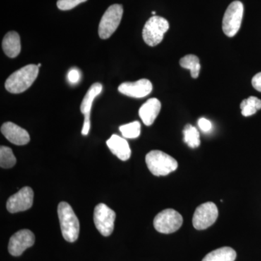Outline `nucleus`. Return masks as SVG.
Listing matches in <instances>:
<instances>
[{
    "label": "nucleus",
    "instance_id": "obj_3",
    "mask_svg": "<svg viewBox=\"0 0 261 261\" xmlns=\"http://www.w3.org/2000/svg\"><path fill=\"white\" fill-rule=\"evenodd\" d=\"M146 164L149 171L156 176H167L176 171L178 162L169 154L161 150H152L147 154Z\"/></svg>",
    "mask_w": 261,
    "mask_h": 261
},
{
    "label": "nucleus",
    "instance_id": "obj_8",
    "mask_svg": "<svg viewBox=\"0 0 261 261\" xmlns=\"http://www.w3.org/2000/svg\"><path fill=\"white\" fill-rule=\"evenodd\" d=\"M116 217L115 211L106 204H98L94 208V225L102 236L108 237L112 233Z\"/></svg>",
    "mask_w": 261,
    "mask_h": 261
},
{
    "label": "nucleus",
    "instance_id": "obj_28",
    "mask_svg": "<svg viewBox=\"0 0 261 261\" xmlns=\"http://www.w3.org/2000/svg\"><path fill=\"white\" fill-rule=\"evenodd\" d=\"M152 14L154 15H155L156 14V12H154V11L152 12Z\"/></svg>",
    "mask_w": 261,
    "mask_h": 261
},
{
    "label": "nucleus",
    "instance_id": "obj_10",
    "mask_svg": "<svg viewBox=\"0 0 261 261\" xmlns=\"http://www.w3.org/2000/svg\"><path fill=\"white\" fill-rule=\"evenodd\" d=\"M34 202V191L29 187H25L12 195L7 202V209L11 214L29 210Z\"/></svg>",
    "mask_w": 261,
    "mask_h": 261
},
{
    "label": "nucleus",
    "instance_id": "obj_9",
    "mask_svg": "<svg viewBox=\"0 0 261 261\" xmlns=\"http://www.w3.org/2000/svg\"><path fill=\"white\" fill-rule=\"evenodd\" d=\"M218 216L219 210L216 204L212 202H205L196 209L192 224L196 229H206L216 222Z\"/></svg>",
    "mask_w": 261,
    "mask_h": 261
},
{
    "label": "nucleus",
    "instance_id": "obj_4",
    "mask_svg": "<svg viewBox=\"0 0 261 261\" xmlns=\"http://www.w3.org/2000/svg\"><path fill=\"white\" fill-rule=\"evenodd\" d=\"M168 29L169 23L166 19L153 15L146 22L142 31V37L147 45L154 47L162 42Z\"/></svg>",
    "mask_w": 261,
    "mask_h": 261
},
{
    "label": "nucleus",
    "instance_id": "obj_7",
    "mask_svg": "<svg viewBox=\"0 0 261 261\" xmlns=\"http://www.w3.org/2000/svg\"><path fill=\"white\" fill-rule=\"evenodd\" d=\"M183 224L181 215L173 209L168 208L159 213L154 219V227L160 233H172Z\"/></svg>",
    "mask_w": 261,
    "mask_h": 261
},
{
    "label": "nucleus",
    "instance_id": "obj_25",
    "mask_svg": "<svg viewBox=\"0 0 261 261\" xmlns=\"http://www.w3.org/2000/svg\"><path fill=\"white\" fill-rule=\"evenodd\" d=\"M198 126L203 132H208L212 129V123L205 118H200L198 121Z\"/></svg>",
    "mask_w": 261,
    "mask_h": 261
},
{
    "label": "nucleus",
    "instance_id": "obj_12",
    "mask_svg": "<svg viewBox=\"0 0 261 261\" xmlns=\"http://www.w3.org/2000/svg\"><path fill=\"white\" fill-rule=\"evenodd\" d=\"M102 85L100 83H94L91 86L88 92L84 96L81 104V112L84 115V122L82 135L87 136L90 129V113L94 99L102 92Z\"/></svg>",
    "mask_w": 261,
    "mask_h": 261
},
{
    "label": "nucleus",
    "instance_id": "obj_18",
    "mask_svg": "<svg viewBox=\"0 0 261 261\" xmlns=\"http://www.w3.org/2000/svg\"><path fill=\"white\" fill-rule=\"evenodd\" d=\"M237 252L229 247H223L216 249L206 255L202 261H234Z\"/></svg>",
    "mask_w": 261,
    "mask_h": 261
},
{
    "label": "nucleus",
    "instance_id": "obj_22",
    "mask_svg": "<svg viewBox=\"0 0 261 261\" xmlns=\"http://www.w3.org/2000/svg\"><path fill=\"white\" fill-rule=\"evenodd\" d=\"M16 163L14 154L11 148L5 146L0 147V166L3 168L13 167Z\"/></svg>",
    "mask_w": 261,
    "mask_h": 261
},
{
    "label": "nucleus",
    "instance_id": "obj_16",
    "mask_svg": "<svg viewBox=\"0 0 261 261\" xmlns=\"http://www.w3.org/2000/svg\"><path fill=\"white\" fill-rule=\"evenodd\" d=\"M108 148L118 159L123 161H128L132 154L129 145L124 138L120 136L113 135L106 142Z\"/></svg>",
    "mask_w": 261,
    "mask_h": 261
},
{
    "label": "nucleus",
    "instance_id": "obj_19",
    "mask_svg": "<svg viewBox=\"0 0 261 261\" xmlns=\"http://www.w3.org/2000/svg\"><path fill=\"white\" fill-rule=\"evenodd\" d=\"M182 68L190 70L192 78L197 79L200 74L201 65L200 60L194 55H187L183 57L179 61Z\"/></svg>",
    "mask_w": 261,
    "mask_h": 261
},
{
    "label": "nucleus",
    "instance_id": "obj_6",
    "mask_svg": "<svg viewBox=\"0 0 261 261\" xmlns=\"http://www.w3.org/2000/svg\"><path fill=\"white\" fill-rule=\"evenodd\" d=\"M244 6L240 1H234L228 5L223 18V32L228 37L238 34L243 20Z\"/></svg>",
    "mask_w": 261,
    "mask_h": 261
},
{
    "label": "nucleus",
    "instance_id": "obj_14",
    "mask_svg": "<svg viewBox=\"0 0 261 261\" xmlns=\"http://www.w3.org/2000/svg\"><path fill=\"white\" fill-rule=\"evenodd\" d=\"M1 132L7 140L15 145H25L30 142L28 132L12 122L3 123Z\"/></svg>",
    "mask_w": 261,
    "mask_h": 261
},
{
    "label": "nucleus",
    "instance_id": "obj_15",
    "mask_svg": "<svg viewBox=\"0 0 261 261\" xmlns=\"http://www.w3.org/2000/svg\"><path fill=\"white\" fill-rule=\"evenodd\" d=\"M161 103L157 98H150L142 105L139 115L146 126H151L161 112Z\"/></svg>",
    "mask_w": 261,
    "mask_h": 261
},
{
    "label": "nucleus",
    "instance_id": "obj_23",
    "mask_svg": "<svg viewBox=\"0 0 261 261\" xmlns=\"http://www.w3.org/2000/svg\"><path fill=\"white\" fill-rule=\"evenodd\" d=\"M119 130L124 138L136 139L140 137L141 124L139 121H134L120 126Z\"/></svg>",
    "mask_w": 261,
    "mask_h": 261
},
{
    "label": "nucleus",
    "instance_id": "obj_21",
    "mask_svg": "<svg viewBox=\"0 0 261 261\" xmlns=\"http://www.w3.org/2000/svg\"><path fill=\"white\" fill-rule=\"evenodd\" d=\"M184 141L191 148H197L200 145V133L195 126L191 124L185 126L183 130Z\"/></svg>",
    "mask_w": 261,
    "mask_h": 261
},
{
    "label": "nucleus",
    "instance_id": "obj_24",
    "mask_svg": "<svg viewBox=\"0 0 261 261\" xmlns=\"http://www.w3.org/2000/svg\"><path fill=\"white\" fill-rule=\"evenodd\" d=\"M87 0H58L57 6L61 10H69Z\"/></svg>",
    "mask_w": 261,
    "mask_h": 261
},
{
    "label": "nucleus",
    "instance_id": "obj_11",
    "mask_svg": "<svg viewBox=\"0 0 261 261\" xmlns=\"http://www.w3.org/2000/svg\"><path fill=\"white\" fill-rule=\"evenodd\" d=\"M35 243V236L29 229H22L14 233L8 244V251L13 256H20Z\"/></svg>",
    "mask_w": 261,
    "mask_h": 261
},
{
    "label": "nucleus",
    "instance_id": "obj_13",
    "mask_svg": "<svg viewBox=\"0 0 261 261\" xmlns=\"http://www.w3.org/2000/svg\"><path fill=\"white\" fill-rule=\"evenodd\" d=\"M152 90V83L145 79L135 82H124L118 87L120 93L135 98L145 97L150 94Z\"/></svg>",
    "mask_w": 261,
    "mask_h": 261
},
{
    "label": "nucleus",
    "instance_id": "obj_29",
    "mask_svg": "<svg viewBox=\"0 0 261 261\" xmlns=\"http://www.w3.org/2000/svg\"><path fill=\"white\" fill-rule=\"evenodd\" d=\"M41 65H42V64H41V63H39V64H38V67H39V68H40Z\"/></svg>",
    "mask_w": 261,
    "mask_h": 261
},
{
    "label": "nucleus",
    "instance_id": "obj_1",
    "mask_svg": "<svg viewBox=\"0 0 261 261\" xmlns=\"http://www.w3.org/2000/svg\"><path fill=\"white\" fill-rule=\"evenodd\" d=\"M39 68L38 65L30 64L16 70L5 82V89L12 94L23 93L37 80Z\"/></svg>",
    "mask_w": 261,
    "mask_h": 261
},
{
    "label": "nucleus",
    "instance_id": "obj_17",
    "mask_svg": "<svg viewBox=\"0 0 261 261\" xmlns=\"http://www.w3.org/2000/svg\"><path fill=\"white\" fill-rule=\"evenodd\" d=\"M3 49L7 56L15 58L21 50L20 36L15 32H8L3 41Z\"/></svg>",
    "mask_w": 261,
    "mask_h": 261
},
{
    "label": "nucleus",
    "instance_id": "obj_27",
    "mask_svg": "<svg viewBox=\"0 0 261 261\" xmlns=\"http://www.w3.org/2000/svg\"><path fill=\"white\" fill-rule=\"evenodd\" d=\"M252 85L257 91L261 92V72L254 75L252 80Z\"/></svg>",
    "mask_w": 261,
    "mask_h": 261
},
{
    "label": "nucleus",
    "instance_id": "obj_26",
    "mask_svg": "<svg viewBox=\"0 0 261 261\" xmlns=\"http://www.w3.org/2000/svg\"><path fill=\"white\" fill-rule=\"evenodd\" d=\"M68 81L72 84H75L80 80V73L78 70L72 69L68 72Z\"/></svg>",
    "mask_w": 261,
    "mask_h": 261
},
{
    "label": "nucleus",
    "instance_id": "obj_5",
    "mask_svg": "<svg viewBox=\"0 0 261 261\" xmlns=\"http://www.w3.org/2000/svg\"><path fill=\"white\" fill-rule=\"evenodd\" d=\"M123 13V8L121 5H113L108 8L101 19L98 29L101 39H107L113 35L119 27Z\"/></svg>",
    "mask_w": 261,
    "mask_h": 261
},
{
    "label": "nucleus",
    "instance_id": "obj_2",
    "mask_svg": "<svg viewBox=\"0 0 261 261\" xmlns=\"http://www.w3.org/2000/svg\"><path fill=\"white\" fill-rule=\"evenodd\" d=\"M62 234L68 243H74L80 235V221L71 206L66 202H60L58 206Z\"/></svg>",
    "mask_w": 261,
    "mask_h": 261
},
{
    "label": "nucleus",
    "instance_id": "obj_20",
    "mask_svg": "<svg viewBox=\"0 0 261 261\" xmlns=\"http://www.w3.org/2000/svg\"><path fill=\"white\" fill-rule=\"evenodd\" d=\"M242 114L245 117H248L255 114L257 111L261 109V100L256 97H251L244 99L240 104Z\"/></svg>",
    "mask_w": 261,
    "mask_h": 261
}]
</instances>
